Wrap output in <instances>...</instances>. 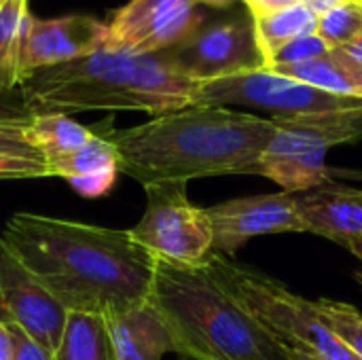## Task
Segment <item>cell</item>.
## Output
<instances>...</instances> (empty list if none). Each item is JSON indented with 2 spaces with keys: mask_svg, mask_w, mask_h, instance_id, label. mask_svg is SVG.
<instances>
[{
  "mask_svg": "<svg viewBox=\"0 0 362 360\" xmlns=\"http://www.w3.org/2000/svg\"><path fill=\"white\" fill-rule=\"evenodd\" d=\"M0 240L66 312L106 318L151 297L155 257L129 229L17 212L0 231Z\"/></svg>",
  "mask_w": 362,
  "mask_h": 360,
  "instance_id": "6da1fadb",
  "label": "cell"
},
{
  "mask_svg": "<svg viewBox=\"0 0 362 360\" xmlns=\"http://www.w3.org/2000/svg\"><path fill=\"white\" fill-rule=\"evenodd\" d=\"M274 132L272 119L223 106H189L136 127H108L106 134L119 155V174L148 187L255 174Z\"/></svg>",
  "mask_w": 362,
  "mask_h": 360,
  "instance_id": "7a4b0ae2",
  "label": "cell"
},
{
  "mask_svg": "<svg viewBox=\"0 0 362 360\" xmlns=\"http://www.w3.org/2000/svg\"><path fill=\"white\" fill-rule=\"evenodd\" d=\"M195 81L157 53L104 47L57 66L28 72L19 91L34 115L83 110H140L153 117L195 106Z\"/></svg>",
  "mask_w": 362,
  "mask_h": 360,
  "instance_id": "3957f363",
  "label": "cell"
},
{
  "mask_svg": "<svg viewBox=\"0 0 362 360\" xmlns=\"http://www.w3.org/2000/svg\"><path fill=\"white\" fill-rule=\"evenodd\" d=\"M148 301L165 320L185 360H286V346L204 267L155 259Z\"/></svg>",
  "mask_w": 362,
  "mask_h": 360,
  "instance_id": "277c9868",
  "label": "cell"
},
{
  "mask_svg": "<svg viewBox=\"0 0 362 360\" xmlns=\"http://www.w3.org/2000/svg\"><path fill=\"white\" fill-rule=\"evenodd\" d=\"M202 267L282 346L303 348L322 360H358L327 329L314 301L295 295L282 282L238 265L221 252H212Z\"/></svg>",
  "mask_w": 362,
  "mask_h": 360,
  "instance_id": "5b68a950",
  "label": "cell"
},
{
  "mask_svg": "<svg viewBox=\"0 0 362 360\" xmlns=\"http://www.w3.org/2000/svg\"><path fill=\"white\" fill-rule=\"evenodd\" d=\"M276 132L261 153L257 172L286 193H303L331 182L329 149L362 140V106L272 117Z\"/></svg>",
  "mask_w": 362,
  "mask_h": 360,
  "instance_id": "8992f818",
  "label": "cell"
},
{
  "mask_svg": "<svg viewBox=\"0 0 362 360\" xmlns=\"http://www.w3.org/2000/svg\"><path fill=\"white\" fill-rule=\"evenodd\" d=\"M146 210L129 229L132 238L155 259L182 267H202L214 252L206 208L187 195V182H155L144 187Z\"/></svg>",
  "mask_w": 362,
  "mask_h": 360,
  "instance_id": "52a82bcc",
  "label": "cell"
},
{
  "mask_svg": "<svg viewBox=\"0 0 362 360\" xmlns=\"http://www.w3.org/2000/svg\"><path fill=\"white\" fill-rule=\"evenodd\" d=\"M195 106H246L274 112V117H293L356 108L362 106V100L322 91L269 68H255L225 79L199 83Z\"/></svg>",
  "mask_w": 362,
  "mask_h": 360,
  "instance_id": "ba28073f",
  "label": "cell"
},
{
  "mask_svg": "<svg viewBox=\"0 0 362 360\" xmlns=\"http://www.w3.org/2000/svg\"><path fill=\"white\" fill-rule=\"evenodd\" d=\"M157 55L178 74L195 83L263 68L250 15L202 25L189 38Z\"/></svg>",
  "mask_w": 362,
  "mask_h": 360,
  "instance_id": "9c48e42d",
  "label": "cell"
},
{
  "mask_svg": "<svg viewBox=\"0 0 362 360\" xmlns=\"http://www.w3.org/2000/svg\"><path fill=\"white\" fill-rule=\"evenodd\" d=\"M204 25L197 0H129L112 13L108 47L138 55L165 51Z\"/></svg>",
  "mask_w": 362,
  "mask_h": 360,
  "instance_id": "30bf717a",
  "label": "cell"
},
{
  "mask_svg": "<svg viewBox=\"0 0 362 360\" xmlns=\"http://www.w3.org/2000/svg\"><path fill=\"white\" fill-rule=\"evenodd\" d=\"M206 214L212 227L214 252L229 259L252 238L305 231L295 193L286 191L221 202L206 208Z\"/></svg>",
  "mask_w": 362,
  "mask_h": 360,
  "instance_id": "8fae6325",
  "label": "cell"
},
{
  "mask_svg": "<svg viewBox=\"0 0 362 360\" xmlns=\"http://www.w3.org/2000/svg\"><path fill=\"white\" fill-rule=\"evenodd\" d=\"M68 312L0 240V320L55 352Z\"/></svg>",
  "mask_w": 362,
  "mask_h": 360,
  "instance_id": "7c38bea8",
  "label": "cell"
},
{
  "mask_svg": "<svg viewBox=\"0 0 362 360\" xmlns=\"http://www.w3.org/2000/svg\"><path fill=\"white\" fill-rule=\"evenodd\" d=\"M104 47H108V23L91 15L57 19L28 15L19 49V76L23 79L28 72L78 59Z\"/></svg>",
  "mask_w": 362,
  "mask_h": 360,
  "instance_id": "4fadbf2b",
  "label": "cell"
},
{
  "mask_svg": "<svg viewBox=\"0 0 362 360\" xmlns=\"http://www.w3.org/2000/svg\"><path fill=\"white\" fill-rule=\"evenodd\" d=\"M305 231L348 246L362 238V191L327 182L295 193Z\"/></svg>",
  "mask_w": 362,
  "mask_h": 360,
  "instance_id": "5bb4252c",
  "label": "cell"
},
{
  "mask_svg": "<svg viewBox=\"0 0 362 360\" xmlns=\"http://www.w3.org/2000/svg\"><path fill=\"white\" fill-rule=\"evenodd\" d=\"M104 320L112 360H161L168 352H176L174 337L151 301Z\"/></svg>",
  "mask_w": 362,
  "mask_h": 360,
  "instance_id": "9a60e30c",
  "label": "cell"
},
{
  "mask_svg": "<svg viewBox=\"0 0 362 360\" xmlns=\"http://www.w3.org/2000/svg\"><path fill=\"white\" fill-rule=\"evenodd\" d=\"M269 70L297 79L301 83H308L312 87H318L335 95L362 100V66H356L354 62L344 57L337 49H331L322 57L303 64H291Z\"/></svg>",
  "mask_w": 362,
  "mask_h": 360,
  "instance_id": "2e32d148",
  "label": "cell"
},
{
  "mask_svg": "<svg viewBox=\"0 0 362 360\" xmlns=\"http://www.w3.org/2000/svg\"><path fill=\"white\" fill-rule=\"evenodd\" d=\"M53 360H112V346L104 316L68 312Z\"/></svg>",
  "mask_w": 362,
  "mask_h": 360,
  "instance_id": "e0dca14e",
  "label": "cell"
},
{
  "mask_svg": "<svg viewBox=\"0 0 362 360\" xmlns=\"http://www.w3.org/2000/svg\"><path fill=\"white\" fill-rule=\"evenodd\" d=\"M91 136V127H85L70 119V115L62 112L34 115L32 123L28 125V138L32 146L40 153V157L47 161V166L78 151Z\"/></svg>",
  "mask_w": 362,
  "mask_h": 360,
  "instance_id": "ac0fdd59",
  "label": "cell"
},
{
  "mask_svg": "<svg viewBox=\"0 0 362 360\" xmlns=\"http://www.w3.org/2000/svg\"><path fill=\"white\" fill-rule=\"evenodd\" d=\"M255 25V38L263 57V68L267 59L288 40L303 36V34H314L318 25V15L303 2L297 0L284 8H278L269 15L263 17H252Z\"/></svg>",
  "mask_w": 362,
  "mask_h": 360,
  "instance_id": "d6986e66",
  "label": "cell"
},
{
  "mask_svg": "<svg viewBox=\"0 0 362 360\" xmlns=\"http://www.w3.org/2000/svg\"><path fill=\"white\" fill-rule=\"evenodd\" d=\"M51 176H59L66 182L87 178L104 172H119V155L106 132H93V136L68 157L49 166Z\"/></svg>",
  "mask_w": 362,
  "mask_h": 360,
  "instance_id": "ffe728a7",
  "label": "cell"
},
{
  "mask_svg": "<svg viewBox=\"0 0 362 360\" xmlns=\"http://www.w3.org/2000/svg\"><path fill=\"white\" fill-rule=\"evenodd\" d=\"M28 0H0V89L19 87V49L28 19Z\"/></svg>",
  "mask_w": 362,
  "mask_h": 360,
  "instance_id": "44dd1931",
  "label": "cell"
},
{
  "mask_svg": "<svg viewBox=\"0 0 362 360\" xmlns=\"http://www.w3.org/2000/svg\"><path fill=\"white\" fill-rule=\"evenodd\" d=\"M314 310L327 329L348 348L354 356L362 360V314L350 303L335 299H318L314 301Z\"/></svg>",
  "mask_w": 362,
  "mask_h": 360,
  "instance_id": "7402d4cb",
  "label": "cell"
},
{
  "mask_svg": "<svg viewBox=\"0 0 362 360\" xmlns=\"http://www.w3.org/2000/svg\"><path fill=\"white\" fill-rule=\"evenodd\" d=\"M316 34L331 47H344L362 34V4L350 2L318 15Z\"/></svg>",
  "mask_w": 362,
  "mask_h": 360,
  "instance_id": "603a6c76",
  "label": "cell"
},
{
  "mask_svg": "<svg viewBox=\"0 0 362 360\" xmlns=\"http://www.w3.org/2000/svg\"><path fill=\"white\" fill-rule=\"evenodd\" d=\"M331 47L314 32V34H303L297 36L293 40H288L286 45H282L265 64V68H280V66H291V64H303L316 57H322L325 53H329Z\"/></svg>",
  "mask_w": 362,
  "mask_h": 360,
  "instance_id": "cb8c5ba5",
  "label": "cell"
},
{
  "mask_svg": "<svg viewBox=\"0 0 362 360\" xmlns=\"http://www.w3.org/2000/svg\"><path fill=\"white\" fill-rule=\"evenodd\" d=\"M42 176H51L45 159H32V157H17V155H2L0 153V180L42 178Z\"/></svg>",
  "mask_w": 362,
  "mask_h": 360,
  "instance_id": "d4e9b609",
  "label": "cell"
},
{
  "mask_svg": "<svg viewBox=\"0 0 362 360\" xmlns=\"http://www.w3.org/2000/svg\"><path fill=\"white\" fill-rule=\"evenodd\" d=\"M0 153L42 159L28 138V125H17V123H0Z\"/></svg>",
  "mask_w": 362,
  "mask_h": 360,
  "instance_id": "484cf974",
  "label": "cell"
},
{
  "mask_svg": "<svg viewBox=\"0 0 362 360\" xmlns=\"http://www.w3.org/2000/svg\"><path fill=\"white\" fill-rule=\"evenodd\" d=\"M4 325L13 337V360H53V352L47 350L36 339H32L21 327H17L15 323H4Z\"/></svg>",
  "mask_w": 362,
  "mask_h": 360,
  "instance_id": "4316f807",
  "label": "cell"
},
{
  "mask_svg": "<svg viewBox=\"0 0 362 360\" xmlns=\"http://www.w3.org/2000/svg\"><path fill=\"white\" fill-rule=\"evenodd\" d=\"M34 119V112L25 104L19 87L13 91L0 89V123H17V125H30Z\"/></svg>",
  "mask_w": 362,
  "mask_h": 360,
  "instance_id": "83f0119b",
  "label": "cell"
},
{
  "mask_svg": "<svg viewBox=\"0 0 362 360\" xmlns=\"http://www.w3.org/2000/svg\"><path fill=\"white\" fill-rule=\"evenodd\" d=\"M248 8V15L250 17H263V15H269L278 8H284L297 0H242Z\"/></svg>",
  "mask_w": 362,
  "mask_h": 360,
  "instance_id": "f1b7e54d",
  "label": "cell"
},
{
  "mask_svg": "<svg viewBox=\"0 0 362 360\" xmlns=\"http://www.w3.org/2000/svg\"><path fill=\"white\" fill-rule=\"evenodd\" d=\"M337 51H339L344 57H348L350 62H354L356 66H362V34L361 36H356L354 40H350L348 45L337 47Z\"/></svg>",
  "mask_w": 362,
  "mask_h": 360,
  "instance_id": "f546056e",
  "label": "cell"
},
{
  "mask_svg": "<svg viewBox=\"0 0 362 360\" xmlns=\"http://www.w3.org/2000/svg\"><path fill=\"white\" fill-rule=\"evenodd\" d=\"M316 15L325 13V11H331L335 6H341V4H350V2H356V4H362L361 0H303Z\"/></svg>",
  "mask_w": 362,
  "mask_h": 360,
  "instance_id": "4dcf8cb0",
  "label": "cell"
},
{
  "mask_svg": "<svg viewBox=\"0 0 362 360\" xmlns=\"http://www.w3.org/2000/svg\"><path fill=\"white\" fill-rule=\"evenodd\" d=\"M0 360H13V337L4 323H0Z\"/></svg>",
  "mask_w": 362,
  "mask_h": 360,
  "instance_id": "1f68e13d",
  "label": "cell"
},
{
  "mask_svg": "<svg viewBox=\"0 0 362 360\" xmlns=\"http://www.w3.org/2000/svg\"><path fill=\"white\" fill-rule=\"evenodd\" d=\"M286 360H322L303 348H286Z\"/></svg>",
  "mask_w": 362,
  "mask_h": 360,
  "instance_id": "d6a6232c",
  "label": "cell"
},
{
  "mask_svg": "<svg viewBox=\"0 0 362 360\" xmlns=\"http://www.w3.org/2000/svg\"><path fill=\"white\" fill-rule=\"evenodd\" d=\"M346 248H348V250H350V252H352V255H354V257H356V259H358V261L362 263V238L361 240H354V242H350ZM354 276H356V280H358V282L362 284V272H356Z\"/></svg>",
  "mask_w": 362,
  "mask_h": 360,
  "instance_id": "836d02e7",
  "label": "cell"
},
{
  "mask_svg": "<svg viewBox=\"0 0 362 360\" xmlns=\"http://www.w3.org/2000/svg\"><path fill=\"white\" fill-rule=\"evenodd\" d=\"M197 2H204V4H208V6L223 8V6H229V4H233L235 0H197Z\"/></svg>",
  "mask_w": 362,
  "mask_h": 360,
  "instance_id": "e575fe53",
  "label": "cell"
},
{
  "mask_svg": "<svg viewBox=\"0 0 362 360\" xmlns=\"http://www.w3.org/2000/svg\"><path fill=\"white\" fill-rule=\"evenodd\" d=\"M361 2H362V0H361Z\"/></svg>",
  "mask_w": 362,
  "mask_h": 360,
  "instance_id": "d590c367",
  "label": "cell"
}]
</instances>
